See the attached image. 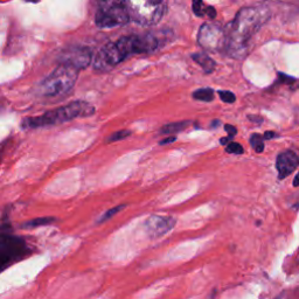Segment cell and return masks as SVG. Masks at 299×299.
<instances>
[{
  "instance_id": "484cf974",
  "label": "cell",
  "mask_w": 299,
  "mask_h": 299,
  "mask_svg": "<svg viewBox=\"0 0 299 299\" xmlns=\"http://www.w3.org/2000/svg\"><path fill=\"white\" fill-rule=\"evenodd\" d=\"M263 137H264V139H267V141H269V139H273V138H276L278 136H277L276 132H273V131H267V132L263 134Z\"/></svg>"
},
{
  "instance_id": "7a4b0ae2",
  "label": "cell",
  "mask_w": 299,
  "mask_h": 299,
  "mask_svg": "<svg viewBox=\"0 0 299 299\" xmlns=\"http://www.w3.org/2000/svg\"><path fill=\"white\" fill-rule=\"evenodd\" d=\"M94 113H95V106H93L88 102L84 101H75L54 110H49V111L40 114V116L24 118L21 122V128H46V126L62 124V123L73 121L75 118L89 117Z\"/></svg>"
},
{
  "instance_id": "83f0119b",
  "label": "cell",
  "mask_w": 299,
  "mask_h": 299,
  "mask_svg": "<svg viewBox=\"0 0 299 299\" xmlns=\"http://www.w3.org/2000/svg\"><path fill=\"white\" fill-rule=\"evenodd\" d=\"M231 141H232V138H231V137H227V138H221L220 143H221V144H222V145H226V146H227V145L229 144V142H231Z\"/></svg>"
},
{
  "instance_id": "cb8c5ba5",
  "label": "cell",
  "mask_w": 299,
  "mask_h": 299,
  "mask_svg": "<svg viewBox=\"0 0 299 299\" xmlns=\"http://www.w3.org/2000/svg\"><path fill=\"white\" fill-rule=\"evenodd\" d=\"M206 15L210 16L211 19H215V16H216L215 8L212 7V6H207L206 7Z\"/></svg>"
},
{
  "instance_id": "8992f818",
  "label": "cell",
  "mask_w": 299,
  "mask_h": 299,
  "mask_svg": "<svg viewBox=\"0 0 299 299\" xmlns=\"http://www.w3.org/2000/svg\"><path fill=\"white\" fill-rule=\"evenodd\" d=\"M118 47L126 57L134 54H149L158 48L159 42L152 34H137L121 38L116 41Z\"/></svg>"
},
{
  "instance_id": "9c48e42d",
  "label": "cell",
  "mask_w": 299,
  "mask_h": 299,
  "mask_svg": "<svg viewBox=\"0 0 299 299\" xmlns=\"http://www.w3.org/2000/svg\"><path fill=\"white\" fill-rule=\"evenodd\" d=\"M125 57L117 42H109L97 53L94 59V68L100 72H106L124 61Z\"/></svg>"
},
{
  "instance_id": "30bf717a",
  "label": "cell",
  "mask_w": 299,
  "mask_h": 299,
  "mask_svg": "<svg viewBox=\"0 0 299 299\" xmlns=\"http://www.w3.org/2000/svg\"><path fill=\"white\" fill-rule=\"evenodd\" d=\"M93 60V53L88 47H69L60 55V62L71 64L81 71L87 68Z\"/></svg>"
},
{
  "instance_id": "f1b7e54d",
  "label": "cell",
  "mask_w": 299,
  "mask_h": 299,
  "mask_svg": "<svg viewBox=\"0 0 299 299\" xmlns=\"http://www.w3.org/2000/svg\"><path fill=\"white\" fill-rule=\"evenodd\" d=\"M293 186L294 187H298L299 186V172H298V174L293 179Z\"/></svg>"
},
{
  "instance_id": "4316f807",
  "label": "cell",
  "mask_w": 299,
  "mask_h": 299,
  "mask_svg": "<svg viewBox=\"0 0 299 299\" xmlns=\"http://www.w3.org/2000/svg\"><path fill=\"white\" fill-rule=\"evenodd\" d=\"M248 118H249V120H250L251 122H255V123H262V122H263V120H262V118L257 117V116H249Z\"/></svg>"
},
{
  "instance_id": "9a60e30c",
  "label": "cell",
  "mask_w": 299,
  "mask_h": 299,
  "mask_svg": "<svg viewBox=\"0 0 299 299\" xmlns=\"http://www.w3.org/2000/svg\"><path fill=\"white\" fill-rule=\"evenodd\" d=\"M214 90L211 88H201L193 93V98L201 102H212L214 100Z\"/></svg>"
},
{
  "instance_id": "f546056e",
  "label": "cell",
  "mask_w": 299,
  "mask_h": 299,
  "mask_svg": "<svg viewBox=\"0 0 299 299\" xmlns=\"http://www.w3.org/2000/svg\"><path fill=\"white\" fill-rule=\"evenodd\" d=\"M26 2H31V3H38L40 0H26Z\"/></svg>"
},
{
  "instance_id": "ac0fdd59",
  "label": "cell",
  "mask_w": 299,
  "mask_h": 299,
  "mask_svg": "<svg viewBox=\"0 0 299 299\" xmlns=\"http://www.w3.org/2000/svg\"><path fill=\"white\" fill-rule=\"evenodd\" d=\"M192 8H193V12L196 16L202 18V16L206 15V6H204L202 0H193Z\"/></svg>"
},
{
  "instance_id": "ffe728a7",
  "label": "cell",
  "mask_w": 299,
  "mask_h": 299,
  "mask_svg": "<svg viewBox=\"0 0 299 299\" xmlns=\"http://www.w3.org/2000/svg\"><path fill=\"white\" fill-rule=\"evenodd\" d=\"M131 131H129V130H121V131H117V132H114V133H112L111 136L109 137V139H108V142H118V141H122V139H125V138H128V137H130L131 136Z\"/></svg>"
},
{
  "instance_id": "2e32d148",
  "label": "cell",
  "mask_w": 299,
  "mask_h": 299,
  "mask_svg": "<svg viewBox=\"0 0 299 299\" xmlns=\"http://www.w3.org/2000/svg\"><path fill=\"white\" fill-rule=\"evenodd\" d=\"M55 221H56L55 218H38L27 221V222H25L21 227L24 229H32L41 226H47V224H51L53 222H55Z\"/></svg>"
},
{
  "instance_id": "5b68a950",
  "label": "cell",
  "mask_w": 299,
  "mask_h": 299,
  "mask_svg": "<svg viewBox=\"0 0 299 299\" xmlns=\"http://www.w3.org/2000/svg\"><path fill=\"white\" fill-rule=\"evenodd\" d=\"M132 21L144 26L158 24L165 14L166 0H125Z\"/></svg>"
},
{
  "instance_id": "7402d4cb",
  "label": "cell",
  "mask_w": 299,
  "mask_h": 299,
  "mask_svg": "<svg viewBox=\"0 0 299 299\" xmlns=\"http://www.w3.org/2000/svg\"><path fill=\"white\" fill-rule=\"evenodd\" d=\"M226 151L228 153H232V154H242L244 152L242 145H240L239 143H229L226 147Z\"/></svg>"
},
{
  "instance_id": "d6986e66",
  "label": "cell",
  "mask_w": 299,
  "mask_h": 299,
  "mask_svg": "<svg viewBox=\"0 0 299 299\" xmlns=\"http://www.w3.org/2000/svg\"><path fill=\"white\" fill-rule=\"evenodd\" d=\"M125 208V204H121V206H117V207H113L111 210L106 211L103 215L101 216L100 220H98V222H105V221H108L109 219H111L112 216H114L117 214V213H120L122 210H124Z\"/></svg>"
},
{
  "instance_id": "52a82bcc",
  "label": "cell",
  "mask_w": 299,
  "mask_h": 299,
  "mask_svg": "<svg viewBox=\"0 0 299 299\" xmlns=\"http://www.w3.org/2000/svg\"><path fill=\"white\" fill-rule=\"evenodd\" d=\"M226 42V32L218 24L206 22L200 27L198 33V43L210 52L223 51Z\"/></svg>"
},
{
  "instance_id": "d4e9b609",
  "label": "cell",
  "mask_w": 299,
  "mask_h": 299,
  "mask_svg": "<svg viewBox=\"0 0 299 299\" xmlns=\"http://www.w3.org/2000/svg\"><path fill=\"white\" fill-rule=\"evenodd\" d=\"M175 141H177V137L171 136V137H166L165 139H163V141H160V143H159V144H160V145H167V144H171V143H173Z\"/></svg>"
},
{
  "instance_id": "ba28073f",
  "label": "cell",
  "mask_w": 299,
  "mask_h": 299,
  "mask_svg": "<svg viewBox=\"0 0 299 299\" xmlns=\"http://www.w3.org/2000/svg\"><path fill=\"white\" fill-rule=\"evenodd\" d=\"M27 251V244L22 239L12 235L0 237V264L3 268L18 261Z\"/></svg>"
},
{
  "instance_id": "277c9868",
  "label": "cell",
  "mask_w": 299,
  "mask_h": 299,
  "mask_svg": "<svg viewBox=\"0 0 299 299\" xmlns=\"http://www.w3.org/2000/svg\"><path fill=\"white\" fill-rule=\"evenodd\" d=\"M130 20L125 0H97L95 24L98 28L124 26Z\"/></svg>"
},
{
  "instance_id": "5bb4252c",
  "label": "cell",
  "mask_w": 299,
  "mask_h": 299,
  "mask_svg": "<svg viewBox=\"0 0 299 299\" xmlns=\"http://www.w3.org/2000/svg\"><path fill=\"white\" fill-rule=\"evenodd\" d=\"M190 124H191L190 121L170 123V124H166V125L163 126V128L160 129V133L162 134H172V133L181 132V131L187 129Z\"/></svg>"
},
{
  "instance_id": "8fae6325",
  "label": "cell",
  "mask_w": 299,
  "mask_h": 299,
  "mask_svg": "<svg viewBox=\"0 0 299 299\" xmlns=\"http://www.w3.org/2000/svg\"><path fill=\"white\" fill-rule=\"evenodd\" d=\"M177 223L174 218L171 216L152 215L147 218L144 222V231L151 239H158L171 232Z\"/></svg>"
},
{
  "instance_id": "44dd1931",
  "label": "cell",
  "mask_w": 299,
  "mask_h": 299,
  "mask_svg": "<svg viewBox=\"0 0 299 299\" xmlns=\"http://www.w3.org/2000/svg\"><path fill=\"white\" fill-rule=\"evenodd\" d=\"M219 96L224 103H234L236 101V96L232 91H228V90H220Z\"/></svg>"
},
{
  "instance_id": "e0dca14e",
  "label": "cell",
  "mask_w": 299,
  "mask_h": 299,
  "mask_svg": "<svg viewBox=\"0 0 299 299\" xmlns=\"http://www.w3.org/2000/svg\"><path fill=\"white\" fill-rule=\"evenodd\" d=\"M250 145L255 152L262 153L264 151V137L259 133H254L250 137Z\"/></svg>"
},
{
  "instance_id": "7c38bea8",
  "label": "cell",
  "mask_w": 299,
  "mask_h": 299,
  "mask_svg": "<svg viewBox=\"0 0 299 299\" xmlns=\"http://www.w3.org/2000/svg\"><path fill=\"white\" fill-rule=\"evenodd\" d=\"M299 166V157L292 151H284L278 154L276 159V169L278 171V178L281 180L289 177Z\"/></svg>"
},
{
  "instance_id": "4fadbf2b",
  "label": "cell",
  "mask_w": 299,
  "mask_h": 299,
  "mask_svg": "<svg viewBox=\"0 0 299 299\" xmlns=\"http://www.w3.org/2000/svg\"><path fill=\"white\" fill-rule=\"evenodd\" d=\"M192 59L203 69V72L206 74H211L215 71V61L211 56H208L206 53H195V54L192 55Z\"/></svg>"
},
{
  "instance_id": "603a6c76",
  "label": "cell",
  "mask_w": 299,
  "mask_h": 299,
  "mask_svg": "<svg viewBox=\"0 0 299 299\" xmlns=\"http://www.w3.org/2000/svg\"><path fill=\"white\" fill-rule=\"evenodd\" d=\"M224 130L227 131L228 137H231L232 139L234 138V136L237 133V130H236L235 126H233V125H231V124H226V125H224Z\"/></svg>"
},
{
  "instance_id": "6da1fadb",
  "label": "cell",
  "mask_w": 299,
  "mask_h": 299,
  "mask_svg": "<svg viewBox=\"0 0 299 299\" xmlns=\"http://www.w3.org/2000/svg\"><path fill=\"white\" fill-rule=\"evenodd\" d=\"M271 15L270 8L265 5L244 7L239 11L235 19L224 28L226 42L223 51L232 57H244L248 42Z\"/></svg>"
},
{
  "instance_id": "3957f363",
  "label": "cell",
  "mask_w": 299,
  "mask_h": 299,
  "mask_svg": "<svg viewBox=\"0 0 299 299\" xmlns=\"http://www.w3.org/2000/svg\"><path fill=\"white\" fill-rule=\"evenodd\" d=\"M79 72L71 64L61 63L39 84V94L47 97L65 95L75 85Z\"/></svg>"
}]
</instances>
